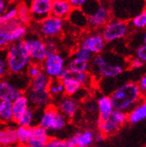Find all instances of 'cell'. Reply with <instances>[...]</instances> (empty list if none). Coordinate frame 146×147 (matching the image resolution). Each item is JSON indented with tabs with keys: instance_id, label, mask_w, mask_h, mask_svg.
I'll use <instances>...</instances> for the list:
<instances>
[{
	"instance_id": "1",
	"label": "cell",
	"mask_w": 146,
	"mask_h": 147,
	"mask_svg": "<svg viewBox=\"0 0 146 147\" xmlns=\"http://www.w3.org/2000/svg\"><path fill=\"white\" fill-rule=\"evenodd\" d=\"M109 98L111 100L114 110L127 113L143 100V94L140 92L137 83L126 82L116 88Z\"/></svg>"
},
{
	"instance_id": "2",
	"label": "cell",
	"mask_w": 146,
	"mask_h": 147,
	"mask_svg": "<svg viewBox=\"0 0 146 147\" xmlns=\"http://www.w3.org/2000/svg\"><path fill=\"white\" fill-rule=\"evenodd\" d=\"M92 70L102 78H116L125 71L126 65L121 59L109 54H98L93 56L91 61Z\"/></svg>"
},
{
	"instance_id": "3",
	"label": "cell",
	"mask_w": 146,
	"mask_h": 147,
	"mask_svg": "<svg viewBox=\"0 0 146 147\" xmlns=\"http://www.w3.org/2000/svg\"><path fill=\"white\" fill-rule=\"evenodd\" d=\"M6 61L11 75H24L32 62L24 40L12 43L5 49Z\"/></svg>"
},
{
	"instance_id": "4",
	"label": "cell",
	"mask_w": 146,
	"mask_h": 147,
	"mask_svg": "<svg viewBox=\"0 0 146 147\" xmlns=\"http://www.w3.org/2000/svg\"><path fill=\"white\" fill-rule=\"evenodd\" d=\"M67 119L59 112L55 105H48L44 109L39 121V126L48 133H56L65 127Z\"/></svg>"
},
{
	"instance_id": "5",
	"label": "cell",
	"mask_w": 146,
	"mask_h": 147,
	"mask_svg": "<svg viewBox=\"0 0 146 147\" xmlns=\"http://www.w3.org/2000/svg\"><path fill=\"white\" fill-rule=\"evenodd\" d=\"M42 70L50 79H59L62 73L67 68V63L64 56L57 51L48 53L41 64Z\"/></svg>"
},
{
	"instance_id": "6",
	"label": "cell",
	"mask_w": 146,
	"mask_h": 147,
	"mask_svg": "<svg viewBox=\"0 0 146 147\" xmlns=\"http://www.w3.org/2000/svg\"><path fill=\"white\" fill-rule=\"evenodd\" d=\"M129 33V24L123 20L113 19L102 27L100 32L105 42H113L120 39H124Z\"/></svg>"
},
{
	"instance_id": "7",
	"label": "cell",
	"mask_w": 146,
	"mask_h": 147,
	"mask_svg": "<svg viewBox=\"0 0 146 147\" xmlns=\"http://www.w3.org/2000/svg\"><path fill=\"white\" fill-rule=\"evenodd\" d=\"M64 27L65 20L55 17L51 14L37 23L38 33L46 40H51L58 37L62 33Z\"/></svg>"
},
{
	"instance_id": "8",
	"label": "cell",
	"mask_w": 146,
	"mask_h": 147,
	"mask_svg": "<svg viewBox=\"0 0 146 147\" xmlns=\"http://www.w3.org/2000/svg\"><path fill=\"white\" fill-rule=\"evenodd\" d=\"M25 48L30 56L32 62L34 64L41 65L48 55V51L45 46V40L40 37H27L24 40Z\"/></svg>"
},
{
	"instance_id": "9",
	"label": "cell",
	"mask_w": 146,
	"mask_h": 147,
	"mask_svg": "<svg viewBox=\"0 0 146 147\" xmlns=\"http://www.w3.org/2000/svg\"><path fill=\"white\" fill-rule=\"evenodd\" d=\"M87 16V25L92 29L103 27L111 20V13L109 8L105 5H100L90 12Z\"/></svg>"
},
{
	"instance_id": "10",
	"label": "cell",
	"mask_w": 146,
	"mask_h": 147,
	"mask_svg": "<svg viewBox=\"0 0 146 147\" xmlns=\"http://www.w3.org/2000/svg\"><path fill=\"white\" fill-rule=\"evenodd\" d=\"M106 46V42L99 32H92L87 34L81 40L80 48L89 51L93 56L101 54Z\"/></svg>"
},
{
	"instance_id": "11",
	"label": "cell",
	"mask_w": 146,
	"mask_h": 147,
	"mask_svg": "<svg viewBox=\"0 0 146 147\" xmlns=\"http://www.w3.org/2000/svg\"><path fill=\"white\" fill-rule=\"evenodd\" d=\"M22 94H24V89L13 81L7 77L0 80V100L13 102Z\"/></svg>"
},
{
	"instance_id": "12",
	"label": "cell",
	"mask_w": 146,
	"mask_h": 147,
	"mask_svg": "<svg viewBox=\"0 0 146 147\" xmlns=\"http://www.w3.org/2000/svg\"><path fill=\"white\" fill-rule=\"evenodd\" d=\"M51 6H52L51 0H32L29 5V8L32 16V22L39 23L50 16Z\"/></svg>"
},
{
	"instance_id": "13",
	"label": "cell",
	"mask_w": 146,
	"mask_h": 147,
	"mask_svg": "<svg viewBox=\"0 0 146 147\" xmlns=\"http://www.w3.org/2000/svg\"><path fill=\"white\" fill-rule=\"evenodd\" d=\"M50 139L48 132L39 125L29 127V136L26 145L28 147H45Z\"/></svg>"
},
{
	"instance_id": "14",
	"label": "cell",
	"mask_w": 146,
	"mask_h": 147,
	"mask_svg": "<svg viewBox=\"0 0 146 147\" xmlns=\"http://www.w3.org/2000/svg\"><path fill=\"white\" fill-rule=\"evenodd\" d=\"M56 107L67 119H70L75 117V116L79 110L78 101L73 97H68V96L61 97L59 101H58L57 106Z\"/></svg>"
},
{
	"instance_id": "15",
	"label": "cell",
	"mask_w": 146,
	"mask_h": 147,
	"mask_svg": "<svg viewBox=\"0 0 146 147\" xmlns=\"http://www.w3.org/2000/svg\"><path fill=\"white\" fill-rule=\"evenodd\" d=\"M59 80L61 81L62 85L64 87V94H65L68 97L74 96L83 87L72 76V75L67 68L62 73V75L59 77Z\"/></svg>"
},
{
	"instance_id": "16",
	"label": "cell",
	"mask_w": 146,
	"mask_h": 147,
	"mask_svg": "<svg viewBox=\"0 0 146 147\" xmlns=\"http://www.w3.org/2000/svg\"><path fill=\"white\" fill-rule=\"evenodd\" d=\"M26 96L28 98L30 106L32 105L34 108H46L49 105L51 101V98L47 91H28Z\"/></svg>"
},
{
	"instance_id": "17",
	"label": "cell",
	"mask_w": 146,
	"mask_h": 147,
	"mask_svg": "<svg viewBox=\"0 0 146 147\" xmlns=\"http://www.w3.org/2000/svg\"><path fill=\"white\" fill-rule=\"evenodd\" d=\"M96 104H97V111L99 113L98 120L108 119L110 117L112 112L114 111V108L109 96H107V95L100 96L98 99Z\"/></svg>"
},
{
	"instance_id": "18",
	"label": "cell",
	"mask_w": 146,
	"mask_h": 147,
	"mask_svg": "<svg viewBox=\"0 0 146 147\" xmlns=\"http://www.w3.org/2000/svg\"><path fill=\"white\" fill-rule=\"evenodd\" d=\"M72 7L67 0H54L51 6V16L60 18L62 20L67 19L70 13L72 12Z\"/></svg>"
},
{
	"instance_id": "19",
	"label": "cell",
	"mask_w": 146,
	"mask_h": 147,
	"mask_svg": "<svg viewBox=\"0 0 146 147\" xmlns=\"http://www.w3.org/2000/svg\"><path fill=\"white\" fill-rule=\"evenodd\" d=\"M18 145L16 137V127L5 126L0 127V146H16Z\"/></svg>"
},
{
	"instance_id": "20",
	"label": "cell",
	"mask_w": 146,
	"mask_h": 147,
	"mask_svg": "<svg viewBox=\"0 0 146 147\" xmlns=\"http://www.w3.org/2000/svg\"><path fill=\"white\" fill-rule=\"evenodd\" d=\"M19 24H21L17 19L8 22V23L0 24V49H5L10 45V32Z\"/></svg>"
},
{
	"instance_id": "21",
	"label": "cell",
	"mask_w": 146,
	"mask_h": 147,
	"mask_svg": "<svg viewBox=\"0 0 146 147\" xmlns=\"http://www.w3.org/2000/svg\"><path fill=\"white\" fill-rule=\"evenodd\" d=\"M70 138L76 147H91L94 143V133L90 129H86L76 132Z\"/></svg>"
},
{
	"instance_id": "22",
	"label": "cell",
	"mask_w": 146,
	"mask_h": 147,
	"mask_svg": "<svg viewBox=\"0 0 146 147\" xmlns=\"http://www.w3.org/2000/svg\"><path fill=\"white\" fill-rule=\"evenodd\" d=\"M29 108H30V103H29L28 98L25 93L22 94L21 96H19L17 99L14 100L12 102L13 122H16L20 119V117L23 115Z\"/></svg>"
},
{
	"instance_id": "23",
	"label": "cell",
	"mask_w": 146,
	"mask_h": 147,
	"mask_svg": "<svg viewBox=\"0 0 146 147\" xmlns=\"http://www.w3.org/2000/svg\"><path fill=\"white\" fill-rule=\"evenodd\" d=\"M146 119V102L142 100L127 112V122L131 124L140 123Z\"/></svg>"
},
{
	"instance_id": "24",
	"label": "cell",
	"mask_w": 146,
	"mask_h": 147,
	"mask_svg": "<svg viewBox=\"0 0 146 147\" xmlns=\"http://www.w3.org/2000/svg\"><path fill=\"white\" fill-rule=\"evenodd\" d=\"M49 81L50 79L46 76V74L44 72H41L38 76H36L33 79H31V82L29 84V91H47Z\"/></svg>"
},
{
	"instance_id": "25",
	"label": "cell",
	"mask_w": 146,
	"mask_h": 147,
	"mask_svg": "<svg viewBox=\"0 0 146 147\" xmlns=\"http://www.w3.org/2000/svg\"><path fill=\"white\" fill-rule=\"evenodd\" d=\"M67 69L70 74L89 72V70L91 69V63L73 57L67 65Z\"/></svg>"
},
{
	"instance_id": "26",
	"label": "cell",
	"mask_w": 146,
	"mask_h": 147,
	"mask_svg": "<svg viewBox=\"0 0 146 147\" xmlns=\"http://www.w3.org/2000/svg\"><path fill=\"white\" fill-rule=\"evenodd\" d=\"M11 122H13L12 102L0 100V124L8 125Z\"/></svg>"
},
{
	"instance_id": "27",
	"label": "cell",
	"mask_w": 146,
	"mask_h": 147,
	"mask_svg": "<svg viewBox=\"0 0 146 147\" xmlns=\"http://www.w3.org/2000/svg\"><path fill=\"white\" fill-rule=\"evenodd\" d=\"M21 24L27 26L32 23V16L29 8V5L26 3H21L17 5V18Z\"/></svg>"
},
{
	"instance_id": "28",
	"label": "cell",
	"mask_w": 146,
	"mask_h": 147,
	"mask_svg": "<svg viewBox=\"0 0 146 147\" xmlns=\"http://www.w3.org/2000/svg\"><path fill=\"white\" fill-rule=\"evenodd\" d=\"M97 125H98L99 131L103 133L106 136L115 134L120 128L110 117L107 120H98Z\"/></svg>"
},
{
	"instance_id": "29",
	"label": "cell",
	"mask_w": 146,
	"mask_h": 147,
	"mask_svg": "<svg viewBox=\"0 0 146 147\" xmlns=\"http://www.w3.org/2000/svg\"><path fill=\"white\" fill-rule=\"evenodd\" d=\"M67 19H69L71 23L77 27L83 28L87 26V16L83 10L73 9Z\"/></svg>"
},
{
	"instance_id": "30",
	"label": "cell",
	"mask_w": 146,
	"mask_h": 147,
	"mask_svg": "<svg viewBox=\"0 0 146 147\" xmlns=\"http://www.w3.org/2000/svg\"><path fill=\"white\" fill-rule=\"evenodd\" d=\"M47 92L49 94L50 98H57L61 97L64 94V87L59 79H52L49 81Z\"/></svg>"
},
{
	"instance_id": "31",
	"label": "cell",
	"mask_w": 146,
	"mask_h": 147,
	"mask_svg": "<svg viewBox=\"0 0 146 147\" xmlns=\"http://www.w3.org/2000/svg\"><path fill=\"white\" fill-rule=\"evenodd\" d=\"M34 120H35V110L30 107L20 117V119L15 123L19 127H31L33 126Z\"/></svg>"
},
{
	"instance_id": "32",
	"label": "cell",
	"mask_w": 146,
	"mask_h": 147,
	"mask_svg": "<svg viewBox=\"0 0 146 147\" xmlns=\"http://www.w3.org/2000/svg\"><path fill=\"white\" fill-rule=\"evenodd\" d=\"M27 33H28L27 26H24L23 24H19L15 28H13L9 34V39H10L11 44L14 43V42L24 40L26 38Z\"/></svg>"
},
{
	"instance_id": "33",
	"label": "cell",
	"mask_w": 146,
	"mask_h": 147,
	"mask_svg": "<svg viewBox=\"0 0 146 147\" xmlns=\"http://www.w3.org/2000/svg\"><path fill=\"white\" fill-rule=\"evenodd\" d=\"M16 18H17V5L9 4L7 9L0 16V24L8 23V22L15 20Z\"/></svg>"
},
{
	"instance_id": "34",
	"label": "cell",
	"mask_w": 146,
	"mask_h": 147,
	"mask_svg": "<svg viewBox=\"0 0 146 147\" xmlns=\"http://www.w3.org/2000/svg\"><path fill=\"white\" fill-rule=\"evenodd\" d=\"M130 24L135 29H144L146 27V10H143L140 13L133 17Z\"/></svg>"
},
{
	"instance_id": "35",
	"label": "cell",
	"mask_w": 146,
	"mask_h": 147,
	"mask_svg": "<svg viewBox=\"0 0 146 147\" xmlns=\"http://www.w3.org/2000/svg\"><path fill=\"white\" fill-rule=\"evenodd\" d=\"M9 73L6 61V50L0 49V80L6 78Z\"/></svg>"
},
{
	"instance_id": "36",
	"label": "cell",
	"mask_w": 146,
	"mask_h": 147,
	"mask_svg": "<svg viewBox=\"0 0 146 147\" xmlns=\"http://www.w3.org/2000/svg\"><path fill=\"white\" fill-rule=\"evenodd\" d=\"M110 119L118 125L119 127H121L126 123H127V113L119 111V110H114L110 116Z\"/></svg>"
},
{
	"instance_id": "37",
	"label": "cell",
	"mask_w": 146,
	"mask_h": 147,
	"mask_svg": "<svg viewBox=\"0 0 146 147\" xmlns=\"http://www.w3.org/2000/svg\"><path fill=\"white\" fill-rule=\"evenodd\" d=\"M29 136V127H16V137L18 145H26Z\"/></svg>"
},
{
	"instance_id": "38",
	"label": "cell",
	"mask_w": 146,
	"mask_h": 147,
	"mask_svg": "<svg viewBox=\"0 0 146 147\" xmlns=\"http://www.w3.org/2000/svg\"><path fill=\"white\" fill-rule=\"evenodd\" d=\"M74 57H76L81 60L91 63L92 57H93V55L92 53H90L89 51H87V50L79 47L74 51Z\"/></svg>"
},
{
	"instance_id": "39",
	"label": "cell",
	"mask_w": 146,
	"mask_h": 147,
	"mask_svg": "<svg viewBox=\"0 0 146 147\" xmlns=\"http://www.w3.org/2000/svg\"><path fill=\"white\" fill-rule=\"evenodd\" d=\"M72 76L74 77L77 82L82 86H85L91 83V74L89 72L83 73H77V74H71Z\"/></svg>"
},
{
	"instance_id": "40",
	"label": "cell",
	"mask_w": 146,
	"mask_h": 147,
	"mask_svg": "<svg viewBox=\"0 0 146 147\" xmlns=\"http://www.w3.org/2000/svg\"><path fill=\"white\" fill-rule=\"evenodd\" d=\"M41 72H43L41 65L32 63L26 70V75L29 78L33 79L36 76H38Z\"/></svg>"
},
{
	"instance_id": "41",
	"label": "cell",
	"mask_w": 146,
	"mask_h": 147,
	"mask_svg": "<svg viewBox=\"0 0 146 147\" xmlns=\"http://www.w3.org/2000/svg\"><path fill=\"white\" fill-rule=\"evenodd\" d=\"M137 58H139L140 60L145 63L146 61V46L145 45H141L136 50V57Z\"/></svg>"
},
{
	"instance_id": "42",
	"label": "cell",
	"mask_w": 146,
	"mask_h": 147,
	"mask_svg": "<svg viewBox=\"0 0 146 147\" xmlns=\"http://www.w3.org/2000/svg\"><path fill=\"white\" fill-rule=\"evenodd\" d=\"M85 111L88 114H94L97 111V104L95 101H89L85 103Z\"/></svg>"
},
{
	"instance_id": "43",
	"label": "cell",
	"mask_w": 146,
	"mask_h": 147,
	"mask_svg": "<svg viewBox=\"0 0 146 147\" xmlns=\"http://www.w3.org/2000/svg\"><path fill=\"white\" fill-rule=\"evenodd\" d=\"M143 65H144V62H143L137 57H134L129 61V67L133 69H139L143 67Z\"/></svg>"
},
{
	"instance_id": "44",
	"label": "cell",
	"mask_w": 146,
	"mask_h": 147,
	"mask_svg": "<svg viewBox=\"0 0 146 147\" xmlns=\"http://www.w3.org/2000/svg\"><path fill=\"white\" fill-rule=\"evenodd\" d=\"M68 2L72 7V9H80V10H82L84 5L86 4L85 0H70Z\"/></svg>"
},
{
	"instance_id": "45",
	"label": "cell",
	"mask_w": 146,
	"mask_h": 147,
	"mask_svg": "<svg viewBox=\"0 0 146 147\" xmlns=\"http://www.w3.org/2000/svg\"><path fill=\"white\" fill-rule=\"evenodd\" d=\"M45 46L48 51V54L51 52H56L57 51V44L53 40H44Z\"/></svg>"
},
{
	"instance_id": "46",
	"label": "cell",
	"mask_w": 146,
	"mask_h": 147,
	"mask_svg": "<svg viewBox=\"0 0 146 147\" xmlns=\"http://www.w3.org/2000/svg\"><path fill=\"white\" fill-rule=\"evenodd\" d=\"M63 141L64 140H61V139H58L56 137H53V138L50 137L49 141L48 142L45 147H62Z\"/></svg>"
},
{
	"instance_id": "47",
	"label": "cell",
	"mask_w": 146,
	"mask_h": 147,
	"mask_svg": "<svg viewBox=\"0 0 146 147\" xmlns=\"http://www.w3.org/2000/svg\"><path fill=\"white\" fill-rule=\"evenodd\" d=\"M137 86L139 88L140 92L143 94H144L146 92V76H142V78L139 80V82L137 83Z\"/></svg>"
},
{
	"instance_id": "48",
	"label": "cell",
	"mask_w": 146,
	"mask_h": 147,
	"mask_svg": "<svg viewBox=\"0 0 146 147\" xmlns=\"http://www.w3.org/2000/svg\"><path fill=\"white\" fill-rule=\"evenodd\" d=\"M106 136L103 134V133H101V132H97V133H94V142H96V143H101V142H103L105 139H106Z\"/></svg>"
},
{
	"instance_id": "49",
	"label": "cell",
	"mask_w": 146,
	"mask_h": 147,
	"mask_svg": "<svg viewBox=\"0 0 146 147\" xmlns=\"http://www.w3.org/2000/svg\"><path fill=\"white\" fill-rule=\"evenodd\" d=\"M9 5V3L5 0H0V16L5 13V11L7 9V7Z\"/></svg>"
},
{
	"instance_id": "50",
	"label": "cell",
	"mask_w": 146,
	"mask_h": 147,
	"mask_svg": "<svg viewBox=\"0 0 146 147\" xmlns=\"http://www.w3.org/2000/svg\"><path fill=\"white\" fill-rule=\"evenodd\" d=\"M62 147H76V146L74 144V142L72 141V139L71 138H68V139H67V140H64L63 141Z\"/></svg>"
},
{
	"instance_id": "51",
	"label": "cell",
	"mask_w": 146,
	"mask_h": 147,
	"mask_svg": "<svg viewBox=\"0 0 146 147\" xmlns=\"http://www.w3.org/2000/svg\"><path fill=\"white\" fill-rule=\"evenodd\" d=\"M143 45H145V42H146V34L144 32L143 36Z\"/></svg>"
},
{
	"instance_id": "52",
	"label": "cell",
	"mask_w": 146,
	"mask_h": 147,
	"mask_svg": "<svg viewBox=\"0 0 146 147\" xmlns=\"http://www.w3.org/2000/svg\"><path fill=\"white\" fill-rule=\"evenodd\" d=\"M16 147H28L27 145H17Z\"/></svg>"
},
{
	"instance_id": "53",
	"label": "cell",
	"mask_w": 146,
	"mask_h": 147,
	"mask_svg": "<svg viewBox=\"0 0 146 147\" xmlns=\"http://www.w3.org/2000/svg\"><path fill=\"white\" fill-rule=\"evenodd\" d=\"M3 147H16V146H3Z\"/></svg>"
},
{
	"instance_id": "54",
	"label": "cell",
	"mask_w": 146,
	"mask_h": 147,
	"mask_svg": "<svg viewBox=\"0 0 146 147\" xmlns=\"http://www.w3.org/2000/svg\"><path fill=\"white\" fill-rule=\"evenodd\" d=\"M97 147H100V146H97Z\"/></svg>"
}]
</instances>
